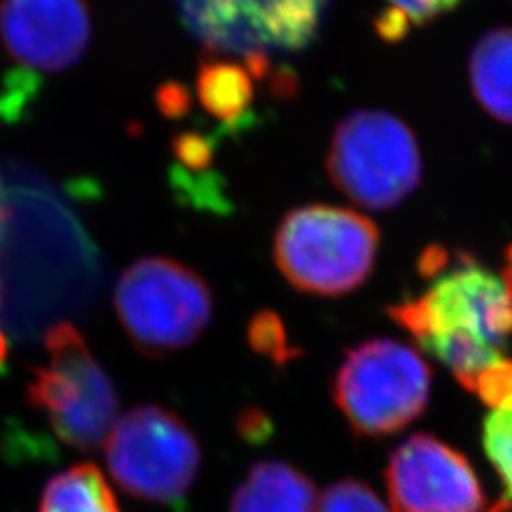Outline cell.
Segmentation results:
<instances>
[{"instance_id": "6da1fadb", "label": "cell", "mask_w": 512, "mask_h": 512, "mask_svg": "<svg viewBox=\"0 0 512 512\" xmlns=\"http://www.w3.org/2000/svg\"><path fill=\"white\" fill-rule=\"evenodd\" d=\"M378 247L380 230L372 220L344 207L306 205L279 224L275 264L302 293L340 296L370 277Z\"/></svg>"}, {"instance_id": "7a4b0ae2", "label": "cell", "mask_w": 512, "mask_h": 512, "mask_svg": "<svg viewBox=\"0 0 512 512\" xmlns=\"http://www.w3.org/2000/svg\"><path fill=\"white\" fill-rule=\"evenodd\" d=\"M48 363L33 370L29 403L50 423L55 437L80 452H92L116 425L118 397L82 334L59 323L46 334Z\"/></svg>"}, {"instance_id": "3957f363", "label": "cell", "mask_w": 512, "mask_h": 512, "mask_svg": "<svg viewBox=\"0 0 512 512\" xmlns=\"http://www.w3.org/2000/svg\"><path fill=\"white\" fill-rule=\"evenodd\" d=\"M327 173L351 202L372 211L393 209L420 184V147L401 118L384 110H359L336 129Z\"/></svg>"}, {"instance_id": "277c9868", "label": "cell", "mask_w": 512, "mask_h": 512, "mask_svg": "<svg viewBox=\"0 0 512 512\" xmlns=\"http://www.w3.org/2000/svg\"><path fill=\"white\" fill-rule=\"evenodd\" d=\"M429 391V365L393 340H370L351 349L332 385L334 403L351 429L372 439L393 435L420 418Z\"/></svg>"}, {"instance_id": "5b68a950", "label": "cell", "mask_w": 512, "mask_h": 512, "mask_svg": "<svg viewBox=\"0 0 512 512\" xmlns=\"http://www.w3.org/2000/svg\"><path fill=\"white\" fill-rule=\"evenodd\" d=\"M114 304L141 353L167 355L190 346L213 315V296L194 270L169 258H143L118 279Z\"/></svg>"}, {"instance_id": "8992f818", "label": "cell", "mask_w": 512, "mask_h": 512, "mask_svg": "<svg viewBox=\"0 0 512 512\" xmlns=\"http://www.w3.org/2000/svg\"><path fill=\"white\" fill-rule=\"evenodd\" d=\"M107 463L116 484L128 494L181 505L200 471L202 452L179 416L160 406H139L110 431Z\"/></svg>"}, {"instance_id": "52a82bcc", "label": "cell", "mask_w": 512, "mask_h": 512, "mask_svg": "<svg viewBox=\"0 0 512 512\" xmlns=\"http://www.w3.org/2000/svg\"><path fill=\"white\" fill-rule=\"evenodd\" d=\"M330 0H177L184 27L217 54H293L319 35Z\"/></svg>"}, {"instance_id": "ba28073f", "label": "cell", "mask_w": 512, "mask_h": 512, "mask_svg": "<svg viewBox=\"0 0 512 512\" xmlns=\"http://www.w3.org/2000/svg\"><path fill=\"white\" fill-rule=\"evenodd\" d=\"M395 512H482L486 499L463 454L431 435H414L385 469Z\"/></svg>"}, {"instance_id": "9c48e42d", "label": "cell", "mask_w": 512, "mask_h": 512, "mask_svg": "<svg viewBox=\"0 0 512 512\" xmlns=\"http://www.w3.org/2000/svg\"><path fill=\"white\" fill-rule=\"evenodd\" d=\"M0 35L31 76L59 73L86 52L90 14L84 0H2Z\"/></svg>"}, {"instance_id": "30bf717a", "label": "cell", "mask_w": 512, "mask_h": 512, "mask_svg": "<svg viewBox=\"0 0 512 512\" xmlns=\"http://www.w3.org/2000/svg\"><path fill=\"white\" fill-rule=\"evenodd\" d=\"M421 302L429 319V336L467 330L490 348L503 351L512 334L511 298L501 279L471 255L461 253L458 268L440 275Z\"/></svg>"}, {"instance_id": "8fae6325", "label": "cell", "mask_w": 512, "mask_h": 512, "mask_svg": "<svg viewBox=\"0 0 512 512\" xmlns=\"http://www.w3.org/2000/svg\"><path fill=\"white\" fill-rule=\"evenodd\" d=\"M308 476L281 461L256 463L232 495L230 512H317Z\"/></svg>"}, {"instance_id": "7c38bea8", "label": "cell", "mask_w": 512, "mask_h": 512, "mask_svg": "<svg viewBox=\"0 0 512 512\" xmlns=\"http://www.w3.org/2000/svg\"><path fill=\"white\" fill-rule=\"evenodd\" d=\"M469 71L482 109L499 122L512 124V29H495L480 38Z\"/></svg>"}, {"instance_id": "4fadbf2b", "label": "cell", "mask_w": 512, "mask_h": 512, "mask_svg": "<svg viewBox=\"0 0 512 512\" xmlns=\"http://www.w3.org/2000/svg\"><path fill=\"white\" fill-rule=\"evenodd\" d=\"M198 97L203 109L224 122L226 131L249 126L247 112L255 99V88L245 67L228 61L203 63L198 73Z\"/></svg>"}, {"instance_id": "5bb4252c", "label": "cell", "mask_w": 512, "mask_h": 512, "mask_svg": "<svg viewBox=\"0 0 512 512\" xmlns=\"http://www.w3.org/2000/svg\"><path fill=\"white\" fill-rule=\"evenodd\" d=\"M40 512H120V507L101 469L80 463L46 484Z\"/></svg>"}, {"instance_id": "9a60e30c", "label": "cell", "mask_w": 512, "mask_h": 512, "mask_svg": "<svg viewBox=\"0 0 512 512\" xmlns=\"http://www.w3.org/2000/svg\"><path fill=\"white\" fill-rule=\"evenodd\" d=\"M418 344L425 353L437 357L442 365L448 366L459 384L469 391H475L476 378L484 368L503 359L501 351L490 348L467 330L433 334Z\"/></svg>"}, {"instance_id": "2e32d148", "label": "cell", "mask_w": 512, "mask_h": 512, "mask_svg": "<svg viewBox=\"0 0 512 512\" xmlns=\"http://www.w3.org/2000/svg\"><path fill=\"white\" fill-rule=\"evenodd\" d=\"M249 346L258 355L272 359L275 365H287L291 359L298 357L302 351L293 348L287 338V330L281 317L272 310L256 313L247 329Z\"/></svg>"}, {"instance_id": "e0dca14e", "label": "cell", "mask_w": 512, "mask_h": 512, "mask_svg": "<svg viewBox=\"0 0 512 512\" xmlns=\"http://www.w3.org/2000/svg\"><path fill=\"white\" fill-rule=\"evenodd\" d=\"M484 450L512 497V399L484 421Z\"/></svg>"}, {"instance_id": "ac0fdd59", "label": "cell", "mask_w": 512, "mask_h": 512, "mask_svg": "<svg viewBox=\"0 0 512 512\" xmlns=\"http://www.w3.org/2000/svg\"><path fill=\"white\" fill-rule=\"evenodd\" d=\"M317 512H391L380 497L359 480H342L321 495Z\"/></svg>"}, {"instance_id": "d6986e66", "label": "cell", "mask_w": 512, "mask_h": 512, "mask_svg": "<svg viewBox=\"0 0 512 512\" xmlns=\"http://www.w3.org/2000/svg\"><path fill=\"white\" fill-rule=\"evenodd\" d=\"M476 393L482 403L501 408L512 399V361L499 359L494 365L484 368L476 378Z\"/></svg>"}, {"instance_id": "ffe728a7", "label": "cell", "mask_w": 512, "mask_h": 512, "mask_svg": "<svg viewBox=\"0 0 512 512\" xmlns=\"http://www.w3.org/2000/svg\"><path fill=\"white\" fill-rule=\"evenodd\" d=\"M213 139L202 133L188 131L175 139V156L183 165V171H207L213 162Z\"/></svg>"}, {"instance_id": "44dd1931", "label": "cell", "mask_w": 512, "mask_h": 512, "mask_svg": "<svg viewBox=\"0 0 512 512\" xmlns=\"http://www.w3.org/2000/svg\"><path fill=\"white\" fill-rule=\"evenodd\" d=\"M236 427H238L239 437L253 446L266 444L274 437V421L264 410H260L256 406L245 408L239 414Z\"/></svg>"}, {"instance_id": "7402d4cb", "label": "cell", "mask_w": 512, "mask_h": 512, "mask_svg": "<svg viewBox=\"0 0 512 512\" xmlns=\"http://www.w3.org/2000/svg\"><path fill=\"white\" fill-rule=\"evenodd\" d=\"M391 6L401 8L412 23L423 25L431 19L439 18L440 14L450 12L461 0H389Z\"/></svg>"}, {"instance_id": "603a6c76", "label": "cell", "mask_w": 512, "mask_h": 512, "mask_svg": "<svg viewBox=\"0 0 512 512\" xmlns=\"http://www.w3.org/2000/svg\"><path fill=\"white\" fill-rule=\"evenodd\" d=\"M410 25H412L410 18L404 14L401 8H395V6L385 8L384 12L374 21L376 33L382 40L391 42V44L403 40L410 33Z\"/></svg>"}, {"instance_id": "cb8c5ba5", "label": "cell", "mask_w": 512, "mask_h": 512, "mask_svg": "<svg viewBox=\"0 0 512 512\" xmlns=\"http://www.w3.org/2000/svg\"><path fill=\"white\" fill-rule=\"evenodd\" d=\"M450 256L448 251L442 245H429L421 251L420 258H418V272L421 277H439L444 268L448 266Z\"/></svg>"}, {"instance_id": "d4e9b609", "label": "cell", "mask_w": 512, "mask_h": 512, "mask_svg": "<svg viewBox=\"0 0 512 512\" xmlns=\"http://www.w3.org/2000/svg\"><path fill=\"white\" fill-rule=\"evenodd\" d=\"M158 99H160V109L164 110L165 114L171 118L183 116L184 112L190 109V97L183 86H179V84L164 86Z\"/></svg>"}, {"instance_id": "484cf974", "label": "cell", "mask_w": 512, "mask_h": 512, "mask_svg": "<svg viewBox=\"0 0 512 512\" xmlns=\"http://www.w3.org/2000/svg\"><path fill=\"white\" fill-rule=\"evenodd\" d=\"M270 82L275 97L289 99L298 93V78L289 69H281L270 74Z\"/></svg>"}, {"instance_id": "4316f807", "label": "cell", "mask_w": 512, "mask_h": 512, "mask_svg": "<svg viewBox=\"0 0 512 512\" xmlns=\"http://www.w3.org/2000/svg\"><path fill=\"white\" fill-rule=\"evenodd\" d=\"M501 283H503V287H505V293L512 300V245L507 247V251H505V266H503V270H501Z\"/></svg>"}, {"instance_id": "83f0119b", "label": "cell", "mask_w": 512, "mask_h": 512, "mask_svg": "<svg viewBox=\"0 0 512 512\" xmlns=\"http://www.w3.org/2000/svg\"><path fill=\"white\" fill-rule=\"evenodd\" d=\"M6 357H8V342H6L4 334L0 332V366L4 365Z\"/></svg>"}, {"instance_id": "f1b7e54d", "label": "cell", "mask_w": 512, "mask_h": 512, "mask_svg": "<svg viewBox=\"0 0 512 512\" xmlns=\"http://www.w3.org/2000/svg\"><path fill=\"white\" fill-rule=\"evenodd\" d=\"M4 222H6V211H4V203H2V196H0V234L4 232Z\"/></svg>"}]
</instances>
